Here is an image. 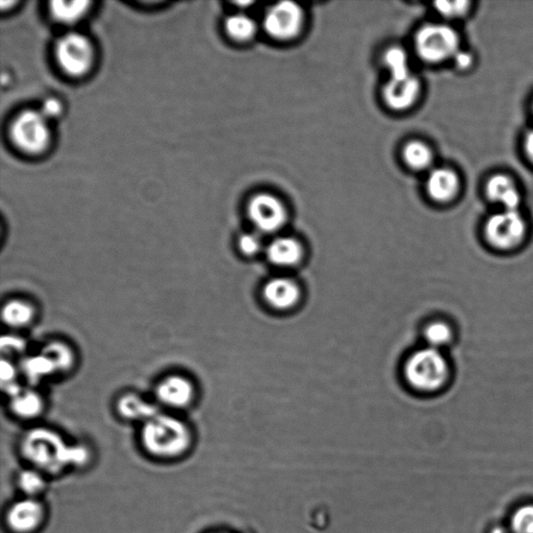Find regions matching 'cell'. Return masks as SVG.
Returning <instances> with one entry per match:
<instances>
[{
    "mask_svg": "<svg viewBox=\"0 0 533 533\" xmlns=\"http://www.w3.org/2000/svg\"><path fill=\"white\" fill-rule=\"evenodd\" d=\"M429 196L437 202H449L457 195L459 180L456 172L447 168L435 169L429 174L426 183Z\"/></svg>",
    "mask_w": 533,
    "mask_h": 533,
    "instance_id": "cell-18",
    "label": "cell"
},
{
    "mask_svg": "<svg viewBox=\"0 0 533 533\" xmlns=\"http://www.w3.org/2000/svg\"><path fill=\"white\" fill-rule=\"evenodd\" d=\"M486 238L497 250L508 251L523 241L526 224L517 211L505 210L489 217L486 224Z\"/></svg>",
    "mask_w": 533,
    "mask_h": 533,
    "instance_id": "cell-7",
    "label": "cell"
},
{
    "mask_svg": "<svg viewBox=\"0 0 533 533\" xmlns=\"http://www.w3.org/2000/svg\"><path fill=\"white\" fill-rule=\"evenodd\" d=\"M20 372L29 384L35 385L57 375L52 363L47 357L38 354L24 357L20 363Z\"/></svg>",
    "mask_w": 533,
    "mask_h": 533,
    "instance_id": "cell-21",
    "label": "cell"
},
{
    "mask_svg": "<svg viewBox=\"0 0 533 533\" xmlns=\"http://www.w3.org/2000/svg\"><path fill=\"white\" fill-rule=\"evenodd\" d=\"M385 62L391 70L392 78L410 76L407 53L400 47H392L386 52Z\"/></svg>",
    "mask_w": 533,
    "mask_h": 533,
    "instance_id": "cell-26",
    "label": "cell"
},
{
    "mask_svg": "<svg viewBox=\"0 0 533 533\" xmlns=\"http://www.w3.org/2000/svg\"><path fill=\"white\" fill-rule=\"evenodd\" d=\"M512 524L516 533H533V505L519 508L513 514Z\"/></svg>",
    "mask_w": 533,
    "mask_h": 533,
    "instance_id": "cell-28",
    "label": "cell"
},
{
    "mask_svg": "<svg viewBox=\"0 0 533 533\" xmlns=\"http://www.w3.org/2000/svg\"><path fill=\"white\" fill-rule=\"evenodd\" d=\"M52 363L57 375H69L75 371L77 365L76 351L71 344L64 340L48 341L40 350Z\"/></svg>",
    "mask_w": 533,
    "mask_h": 533,
    "instance_id": "cell-17",
    "label": "cell"
},
{
    "mask_svg": "<svg viewBox=\"0 0 533 533\" xmlns=\"http://www.w3.org/2000/svg\"><path fill=\"white\" fill-rule=\"evenodd\" d=\"M419 91L420 84L413 75L391 78L384 89V99L393 110L403 111L415 104Z\"/></svg>",
    "mask_w": 533,
    "mask_h": 533,
    "instance_id": "cell-13",
    "label": "cell"
},
{
    "mask_svg": "<svg viewBox=\"0 0 533 533\" xmlns=\"http://www.w3.org/2000/svg\"><path fill=\"white\" fill-rule=\"evenodd\" d=\"M416 51L428 63H440L453 58L459 51L458 36L445 24H427L416 36Z\"/></svg>",
    "mask_w": 533,
    "mask_h": 533,
    "instance_id": "cell-4",
    "label": "cell"
},
{
    "mask_svg": "<svg viewBox=\"0 0 533 533\" xmlns=\"http://www.w3.org/2000/svg\"><path fill=\"white\" fill-rule=\"evenodd\" d=\"M449 374L447 361L439 349L433 347L416 351L405 365V377L411 386L424 392L440 389Z\"/></svg>",
    "mask_w": 533,
    "mask_h": 533,
    "instance_id": "cell-3",
    "label": "cell"
},
{
    "mask_svg": "<svg viewBox=\"0 0 533 533\" xmlns=\"http://www.w3.org/2000/svg\"><path fill=\"white\" fill-rule=\"evenodd\" d=\"M115 410L121 419L132 423H147L161 413L155 402L143 397L136 392H125L116 400Z\"/></svg>",
    "mask_w": 533,
    "mask_h": 533,
    "instance_id": "cell-12",
    "label": "cell"
},
{
    "mask_svg": "<svg viewBox=\"0 0 533 533\" xmlns=\"http://www.w3.org/2000/svg\"><path fill=\"white\" fill-rule=\"evenodd\" d=\"M46 519V510L38 498L18 500L12 505L5 514V523L12 533L37 532Z\"/></svg>",
    "mask_w": 533,
    "mask_h": 533,
    "instance_id": "cell-11",
    "label": "cell"
},
{
    "mask_svg": "<svg viewBox=\"0 0 533 533\" xmlns=\"http://www.w3.org/2000/svg\"><path fill=\"white\" fill-rule=\"evenodd\" d=\"M12 138L17 147L27 153H41L50 143L51 131L47 118L41 112H23L12 127Z\"/></svg>",
    "mask_w": 533,
    "mask_h": 533,
    "instance_id": "cell-6",
    "label": "cell"
},
{
    "mask_svg": "<svg viewBox=\"0 0 533 533\" xmlns=\"http://www.w3.org/2000/svg\"><path fill=\"white\" fill-rule=\"evenodd\" d=\"M238 245L242 253L251 257L262 251L263 241L258 234H244L241 235Z\"/></svg>",
    "mask_w": 533,
    "mask_h": 533,
    "instance_id": "cell-30",
    "label": "cell"
},
{
    "mask_svg": "<svg viewBox=\"0 0 533 533\" xmlns=\"http://www.w3.org/2000/svg\"><path fill=\"white\" fill-rule=\"evenodd\" d=\"M248 216L259 232L269 234L280 230L286 223L287 211L280 199L271 194H258L248 205Z\"/></svg>",
    "mask_w": 533,
    "mask_h": 533,
    "instance_id": "cell-10",
    "label": "cell"
},
{
    "mask_svg": "<svg viewBox=\"0 0 533 533\" xmlns=\"http://www.w3.org/2000/svg\"><path fill=\"white\" fill-rule=\"evenodd\" d=\"M495 533H497V532H495ZM498 533H504V531H502V530H499V532H498Z\"/></svg>",
    "mask_w": 533,
    "mask_h": 533,
    "instance_id": "cell-36",
    "label": "cell"
},
{
    "mask_svg": "<svg viewBox=\"0 0 533 533\" xmlns=\"http://www.w3.org/2000/svg\"><path fill=\"white\" fill-rule=\"evenodd\" d=\"M89 2H53L52 3V13L60 22H76L86 13Z\"/></svg>",
    "mask_w": 533,
    "mask_h": 533,
    "instance_id": "cell-24",
    "label": "cell"
},
{
    "mask_svg": "<svg viewBox=\"0 0 533 533\" xmlns=\"http://www.w3.org/2000/svg\"><path fill=\"white\" fill-rule=\"evenodd\" d=\"M197 398V386L193 379L181 373H171L162 378L155 387L157 405L171 410L192 408Z\"/></svg>",
    "mask_w": 533,
    "mask_h": 533,
    "instance_id": "cell-5",
    "label": "cell"
},
{
    "mask_svg": "<svg viewBox=\"0 0 533 533\" xmlns=\"http://www.w3.org/2000/svg\"><path fill=\"white\" fill-rule=\"evenodd\" d=\"M453 58L454 62H456L458 68L462 69L469 68V67L472 64V60H473V58H472L469 52L462 51H458L456 56H454Z\"/></svg>",
    "mask_w": 533,
    "mask_h": 533,
    "instance_id": "cell-34",
    "label": "cell"
},
{
    "mask_svg": "<svg viewBox=\"0 0 533 533\" xmlns=\"http://www.w3.org/2000/svg\"><path fill=\"white\" fill-rule=\"evenodd\" d=\"M487 194L492 202L504 205L505 210L517 211L520 203V194L513 181L498 174L490 178L487 185Z\"/></svg>",
    "mask_w": 533,
    "mask_h": 533,
    "instance_id": "cell-19",
    "label": "cell"
},
{
    "mask_svg": "<svg viewBox=\"0 0 533 533\" xmlns=\"http://www.w3.org/2000/svg\"><path fill=\"white\" fill-rule=\"evenodd\" d=\"M217 533H226V532H217Z\"/></svg>",
    "mask_w": 533,
    "mask_h": 533,
    "instance_id": "cell-37",
    "label": "cell"
},
{
    "mask_svg": "<svg viewBox=\"0 0 533 533\" xmlns=\"http://www.w3.org/2000/svg\"><path fill=\"white\" fill-rule=\"evenodd\" d=\"M452 332L450 327L443 322L430 324L426 330V338L430 347L439 349L450 342Z\"/></svg>",
    "mask_w": 533,
    "mask_h": 533,
    "instance_id": "cell-27",
    "label": "cell"
},
{
    "mask_svg": "<svg viewBox=\"0 0 533 533\" xmlns=\"http://www.w3.org/2000/svg\"><path fill=\"white\" fill-rule=\"evenodd\" d=\"M271 263L281 266H292L299 262L302 248L292 238L282 237L271 242L266 250Z\"/></svg>",
    "mask_w": 533,
    "mask_h": 533,
    "instance_id": "cell-20",
    "label": "cell"
},
{
    "mask_svg": "<svg viewBox=\"0 0 533 533\" xmlns=\"http://www.w3.org/2000/svg\"><path fill=\"white\" fill-rule=\"evenodd\" d=\"M300 290L296 282L289 278L277 277L266 283L264 297L277 310H288L298 302Z\"/></svg>",
    "mask_w": 533,
    "mask_h": 533,
    "instance_id": "cell-16",
    "label": "cell"
},
{
    "mask_svg": "<svg viewBox=\"0 0 533 533\" xmlns=\"http://www.w3.org/2000/svg\"><path fill=\"white\" fill-rule=\"evenodd\" d=\"M140 442L143 450L157 460H177L190 452L194 433L190 424L181 418L159 413L141 427Z\"/></svg>",
    "mask_w": 533,
    "mask_h": 533,
    "instance_id": "cell-2",
    "label": "cell"
},
{
    "mask_svg": "<svg viewBox=\"0 0 533 533\" xmlns=\"http://www.w3.org/2000/svg\"><path fill=\"white\" fill-rule=\"evenodd\" d=\"M8 341L3 338V353L7 351L8 354H20L26 349V343L21 338L16 337H7Z\"/></svg>",
    "mask_w": 533,
    "mask_h": 533,
    "instance_id": "cell-32",
    "label": "cell"
},
{
    "mask_svg": "<svg viewBox=\"0 0 533 533\" xmlns=\"http://www.w3.org/2000/svg\"><path fill=\"white\" fill-rule=\"evenodd\" d=\"M526 154L529 159L533 162V130L529 132L525 140Z\"/></svg>",
    "mask_w": 533,
    "mask_h": 533,
    "instance_id": "cell-35",
    "label": "cell"
},
{
    "mask_svg": "<svg viewBox=\"0 0 533 533\" xmlns=\"http://www.w3.org/2000/svg\"><path fill=\"white\" fill-rule=\"evenodd\" d=\"M46 476L38 470L29 468L23 470L17 476V484L26 497L39 499L40 495L44 494L47 488Z\"/></svg>",
    "mask_w": 533,
    "mask_h": 533,
    "instance_id": "cell-22",
    "label": "cell"
},
{
    "mask_svg": "<svg viewBox=\"0 0 533 533\" xmlns=\"http://www.w3.org/2000/svg\"><path fill=\"white\" fill-rule=\"evenodd\" d=\"M9 397L11 413L17 419L33 421L44 415L46 403L44 397L32 387H20Z\"/></svg>",
    "mask_w": 533,
    "mask_h": 533,
    "instance_id": "cell-14",
    "label": "cell"
},
{
    "mask_svg": "<svg viewBox=\"0 0 533 533\" xmlns=\"http://www.w3.org/2000/svg\"><path fill=\"white\" fill-rule=\"evenodd\" d=\"M403 160L415 171H424L433 162L432 150L420 141H411L403 148Z\"/></svg>",
    "mask_w": 533,
    "mask_h": 533,
    "instance_id": "cell-23",
    "label": "cell"
},
{
    "mask_svg": "<svg viewBox=\"0 0 533 533\" xmlns=\"http://www.w3.org/2000/svg\"><path fill=\"white\" fill-rule=\"evenodd\" d=\"M38 317V307L32 300L15 297L4 302L2 308L3 323L12 330L28 329Z\"/></svg>",
    "mask_w": 533,
    "mask_h": 533,
    "instance_id": "cell-15",
    "label": "cell"
},
{
    "mask_svg": "<svg viewBox=\"0 0 533 533\" xmlns=\"http://www.w3.org/2000/svg\"><path fill=\"white\" fill-rule=\"evenodd\" d=\"M20 369L7 357L2 361V383L5 393L14 389L18 385L17 378Z\"/></svg>",
    "mask_w": 533,
    "mask_h": 533,
    "instance_id": "cell-29",
    "label": "cell"
},
{
    "mask_svg": "<svg viewBox=\"0 0 533 533\" xmlns=\"http://www.w3.org/2000/svg\"><path fill=\"white\" fill-rule=\"evenodd\" d=\"M93 47L81 34H69L60 40L57 47L58 62L66 74L82 76L93 63Z\"/></svg>",
    "mask_w": 533,
    "mask_h": 533,
    "instance_id": "cell-8",
    "label": "cell"
},
{
    "mask_svg": "<svg viewBox=\"0 0 533 533\" xmlns=\"http://www.w3.org/2000/svg\"><path fill=\"white\" fill-rule=\"evenodd\" d=\"M24 459L45 475L62 473L89 463L90 451L84 445H69L59 433L48 428H35L24 434L20 443Z\"/></svg>",
    "mask_w": 533,
    "mask_h": 533,
    "instance_id": "cell-1",
    "label": "cell"
},
{
    "mask_svg": "<svg viewBox=\"0 0 533 533\" xmlns=\"http://www.w3.org/2000/svg\"><path fill=\"white\" fill-rule=\"evenodd\" d=\"M62 112V105L58 99H47L44 107H42L41 113L44 115L47 119L58 117Z\"/></svg>",
    "mask_w": 533,
    "mask_h": 533,
    "instance_id": "cell-33",
    "label": "cell"
},
{
    "mask_svg": "<svg viewBox=\"0 0 533 533\" xmlns=\"http://www.w3.org/2000/svg\"><path fill=\"white\" fill-rule=\"evenodd\" d=\"M434 5L442 15L450 18L464 15L469 8L466 2H439Z\"/></svg>",
    "mask_w": 533,
    "mask_h": 533,
    "instance_id": "cell-31",
    "label": "cell"
},
{
    "mask_svg": "<svg viewBox=\"0 0 533 533\" xmlns=\"http://www.w3.org/2000/svg\"><path fill=\"white\" fill-rule=\"evenodd\" d=\"M227 30L235 40L248 41L256 35L257 24L247 15H233L227 20Z\"/></svg>",
    "mask_w": 533,
    "mask_h": 533,
    "instance_id": "cell-25",
    "label": "cell"
},
{
    "mask_svg": "<svg viewBox=\"0 0 533 533\" xmlns=\"http://www.w3.org/2000/svg\"><path fill=\"white\" fill-rule=\"evenodd\" d=\"M304 13L298 4L292 2L278 3L266 12L264 28L272 38L290 40L300 32Z\"/></svg>",
    "mask_w": 533,
    "mask_h": 533,
    "instance_id": "cell-9",
    "label": "cell"
}]
</instances>
